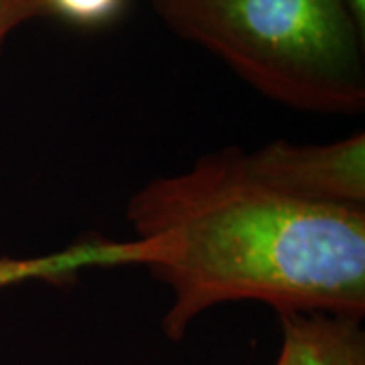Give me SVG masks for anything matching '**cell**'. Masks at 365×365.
I'll return each instance as SVG.
<instances>
[{
    "instance_id": "obj_1",
    "label": "cell",
    "mask_w": 365,
    "mask_h": 365,
    "mask_svg": "<svg viewBox=\"0 0 365 365\" xmlns=\"http://www.w3.org/2000/svg\"><path fill=\"white\" fill-rule=\"evenodd\" d=\"M126 222L150 272L170 290L163 333L182 341L197 317L254 300L280 313L364 319L365 207L311 203L222 148L193 167L144 182Z\"/></svg>"
},
{
    "instance_id": "obj_2",
    "label": "cell",
    "mask_w": 365,
    "mask_h": 365,
    "mask_svg": "<svg viewBox=\"0 0 365 365\" xmlns=\"http://www.w3.org/2000/svg\"><path fill=\"white\" fill-rule=\"evenodd\" d=\"M179 39L220 57L248 86L300 112L365 108V31L343 0H148Z\"/></svg>"
},
{
    "instance_id": "obj_3",
    "label": "cell",
    "mask_w": 365,
    "mask_h": 365,
    "mask_svg": "<svg viewBox=\"0 0 365 365\" xmlns=\"http://www.w3.org/2000/svg\"><path fill=\"white\" fill-rule=\"evenodd\" d=\"M250 169L282 193L323 205L365 207V134L327 144L274 140L246 153Z\"/></svg>"
},
{
    "instance_id": "obj_4",
    "label": "cell",
    "mask_w": 365,
    "mask_h": 365,
    "mask_svg": "<svg viewBox=\"0 0 365 365\" xmlns=\"http://www.w3.org/2000/svg\"><path fill=\"white\" fill-rule=\"evenodd\" d=\"M282 345L274 365H365L361 319L329 313H280Z\"/></svg>"
},
{
    "instance_id": "obj_5",
    "label": "cell",
    "mask_w": 365,
    "mask_h": 365,
    "mask_svg": "<svg viewBox=\"0 0 365 365\" xmlns=\"http://www.w3.org/2000/svg\"><path fill=\"white\" fill-rule=\"evenodd\" d=\"M128 264L124 242L83 240L69 248L31 258H0V288L25 282H66L91 268H116Z\"/></svg>"
},
{
    "instance_id": "obj_6",
    "label": "cell",
    "mask_w": 365,
    "mask_h": 365,
    "mask_svg": "<svg viewBox=\"0 0 365 365\" xmlns=\"http://www.w3.org/2000/svg\"><path fill=\"white\" fill-rule=\"evenodd\" d=\"M45 14L86 31L104 29L124 14L128 0H43Z\"/></svg>"
},
{
    "instance_id": "obj_7",
    "label": "cell",
    "mask_w": 365,
    "mask_h": 365,
    "mask_svg": "<svg viewBox=\"0 0 365 365\" xmlns=\"http://www.w3.org/2000/svg\"><path fill=\"white\" fill-rule=\"evenodd\" d=\"M45 14L43 0H0V53L11 33Z\"/></svg>"
},
{
    "instance_id": "obj_8",
    "label": "cell",
    "mask_w": 365,
    "mask_h": 365,
    "mask_svg": "<svg viewBox=\"0 0 365 365\" xmlns=\"http://www.w3.org/2000/svg\"><path fill=\"white\" fill-rule=\"evenodd\" d=\"M347 9L351 11L355 23L365 31V0H343Z\"/></svg>"
}]
</instances>
